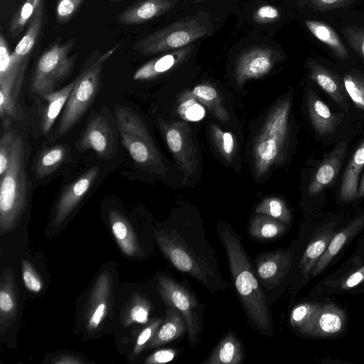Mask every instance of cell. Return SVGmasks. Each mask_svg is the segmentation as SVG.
Segmentation results:
<instances>
[{
    "label": "cell",
    "instance_id": "6da1fadb",
    "mask_svg": "<svg viewBox=\"0 0 364 364\" xmlns=\"http://www.w3.org/2000/svg\"><path fill=\"white\" fill-rule=\"evenodd\" d=\"M218 232L225 247L232 280L244 309L263 335L273 333L270 311L265 295L257 279L240 237L228 227H220Z\"/></svg>",
    "mask_w": 364,
    "mask_h": 364
},
{
    "label": "cell",
    "instance_id": "7a4b0ae2",
    "mask_svg": "<svg viewBox=\"0 0 364 364\" xmlns=\"http://www.w3.org/2000/svg\"><path fill=\"white\" fill-rule=\"evenodd\" d=\"M291 107L290 97L279 100L267 114L255 139L252 157L256 178L264 176L284 156L289 134Z\"/></svg>",
    "mask_w": 364,
    "mask_h": 364
},
{
    "label": "cell",
    "instance_id": "3957f363",
    "mask_svg": "<svg viewBox=\"0 0 364 364\" xmlns=\"http://www.w3.org/2000/svg\"><path fill=\"white\" fill-rule=\"evenodd\" d=\"M115 116L122 142L132 159L151 173L164 175L166 168L144 122L132 109L117 106Z\"/></svg>",
    "mask_w": 364,
    "mask_h": 364
},
{
    "label": "cell",
    "instance_id": "277c9868",
    "mask_svg": "<svg viewBox=\"0 0 364 364\" xmlns=\"http://www.w3.org/2000/svg\"><path fill=\"white\" fill-rule=\"evenodd\" d=\"M25 168L24 144L22 137L16 134L8 168L1 177L0 228L1 232L14 226L25 207L28 188Z\"/></svg>",
    "mask_w": 364,
    "mask_h": 364
},
{
    "label": "cell",
    "instance_id": "5b68a950",
    "mask_svg": "<svg viewBox=\"0 0 364 364\" xmlns=\"http://www.w3.org/2000/svg\"><path fill=\"white\" fill-rule=\"evenodd\" d=\"M117 47L116 46L104 54L98 55L92 63H86V67L76 77V82L60 120L57 137L70 131L87 109L97 92L104 63Z\"/></svg>",
    "mask_w": 364,
    "mask_h": 364
},
{
    "label": "cell",
    "instance_id": "8992f818",
    "mask_svg": "<svg viewBox=\"0 0 364 364\" xmlns=\"http://www.w3.org/2000/svg\"><path fill=\"white\" fill-rule=\"evenodd\" d=\"M156 239L164 254L179 271L198 280L211 291L227 287L225 283L215 279L214 272L205 259L175 231L157 232Z\"/></svg>",
    "mask_w": 364,
    "mask_h": 364
},
{
    "label": "cell",
    "instance_id": "52a82bcc",
    "mask_svg": "<svg viewBox=\"0 0 364 364\" xmlns=\"http://www.w3.org/2000/svg\"><path fill=\"white\" fill-rule=\"evenodd\" d=\"M75 44L74 38L63 43L58 38L41 55L31 78L33 92L41 96L50 93L57 84L68 77L78 55H70Z\"/></svg>",
    "mask_w": 364,
    "mask_h": 364
},
{
    "label": "cell",
    "instance_id": "ba28073f",
    "mask_svg": "<svg viewBox=\"0 0 364 364\" xmlns=\"http://www.w3.org/2000/svg\"><path fill=\"white\" fill-rule=\"evenodd\" d=\"M210 33L208 25L195 18L181 20L150 33L136 42L133 48L145 55L164 53L188 46Z\"/></svg>",
    "mask_w": 364,
    "mask_h": 364
},
{
    "label": "cell",
    "instance_id": "9c48e42d",
    "mask_svg": "<svg viewBox=\"0 0 364 364\" xmlns=\"http://www.w3.org/2000/svg\"><path fill=\"white\" fill-rule=\"evenodd\" d=\"M166 143L178 168L183 174L184 183L193 176L198 168L197 151L189 124L186 121L159 122Z\"/></svg>",
    "mask_w": 364,
    "mask_h": 364
},
{
    "label": "cell",
    "instance_id": "30bf717a",
    "mask_svg": "<svg viewBox=\"0 0 364 364\" xmlns=\"http://www.w3.org/2000/svg\"><path fill=\"white\" fill-rule=\"evenodd\" d=\"M159 291L164 302L181 314L187 326L188 341L192 347H195L199 341L200 333L196 298L186 287L166 277L159 278Z\"/></svg>",
    "mask_w": 364,
    "mask_h": 364
},
{
    "label": "cell",
    "instance_id": "8fae6325",
    "mask_svg": "<svg viewBox=\"0 0 364 364\" xmlns=\"http://www.w3.org/2000/svg\"><path fill=\"white\" fill-rule=\"evenodd\" d=\"M274 63V55L272 49L256 47L243 52L239 57L235 77L238 85L242 86L247 81L259 78L272 70Z\"/></svg>",
    "mask_w": 364,
    "mask_h": 364
},
{
    "label": "cell",
    "instance_id": "7c38bea8",
    "mask_svg": "<svg viewBox=\"0 0 364 364\" xmlns=\"http://www.w3.org/2000/svg\"><path fill=\"white\" fill-rule=\"evenodd\" d=\"M292 253L283 249L263 252L256 258L257 274L267 289H272L281 283L289 272Z\"/></svg>",
    "mask_w": 364,
    "mask_h": 364
},
{
    "label": "cell",
    "instance_id": "4fadbf2b",
    "mask_svg": "<svg viewBox=\"0 0 364 364\" xmlns=\"http://www.w3.org/2000/svg\"><path fill=\"white\" fill-rule=\"evenodd\" d=\"M99 173V168L92 167L65 188L56 205L53 220L55 225L60 224L68 216L88 192Z\"/></svg>",
    "mask_w": 364,
    "mask_h": 364
},
{
    "label": "cell",
    "instance_id": "5bb4252c",
    "mask_svg": "<svg viewBox=\"0 0 364 364\" xmlns=\"http://www.w3.org/2000/svg\"><path fill=\"white\" fill-rule=\"evenodd\" d=\"M81 151L91 149L101 157L108 156L113 150V136L107 120L96 115L88 123L77 143Z\"/></svg>",
    "mask_w": 364,
    "mask_h": 364
},
{
    "label": "cell",
    "instance_id": "9a60e30c",
    "mask_svg": "<svg viewBox=\"0 0 364 364\" xmlns=\"http://www.w3.org/2000/svg\"><path fill=\"white\" fill-rule=\"evenodd\" d=\"M347 151L345 141L338 142L319 164L309 183L308 191L316 195L330 186L337 178Z\"/></svg>",
    "mask_w": 364,
    "mask_h": 364
},
{
    "label": "cell",
    "instance_id": "2e32d148",
    "mask_svg": "<svg viewBox=\"0 0 364 364\" xmlns=\"http://www.w3.org/2000/svg\"><path fill=\"white\" fill-rule=\"evenodd\" d=\"M177 0H139L118 15V21L124 25L145 23L169 11Z\"/></svg>",
    "mask_w": 364,
    "mask_h": 364
},
{
    "label": "cell",
    "instance_id": "e0dca14e",
    "mask_svg": "<svg viewBox=\"0 0 364 364\" xmlns=\"http://www.w3.org/2000/svg\"><path fill=\"white\" fill-rule=\"evenodd\" d=\"M364 228V210L353 218L343 229L336 232L326 250L313 267L311 275L322 273L343 247Z\"/></svg>",
    "mask_w": 364,
    "mask_h": 364
},
{
    "label": "cell",
    "instance_id": "ac0fdd59",
    "mask_svg": "<svg viewBox=\"0 0 364 364\" xmlns=\"http://www.w3.org/2000/svg\"><path fill=\"white\" fill-rule=\"evenodd\" d=\"M194 46L191 44L180 49L164 53L146 62L135 71L133 80H151L173 70L188 58Z\"/></svg>",
    "mask_w": 364,
    "mask_h": 364
},
{
    "label": "cell",
    "instance_id": "d6986e66",
    "mask_svg": "<svg viewBox=\"0 0 364 364\" xmlns=\"http://www.w3.org/2000/svg\"><path fill=\"white\" fill-rule=\"evenodd\" d=\"M346 324V315L333 304H321L309 336L335 337L341 333Z\"/></svg>",
    "mask_w": 364,
    "mask_h": 364
},
{
    "label": "cell",
    "instance_id": "ffe728a7",
    "mask_svg": "<svg viewBox=\"0 0 364 364\" xmlns=\"http://www.w3.org/2000/svg\"><path fill=\"white\" fill-rule=\"evenodd\" d=\"M44 19V4L38 8L28 24L26 32L11 53L14 69L23 73L26 61L34 48L43 28Z\"/></svg>",
    "mask_w": 364,
    "mask_h": 364
},
{
    "label": "cell",
    "instance_id": "44dd1931",
    "mask_svg": "<svg viewBox=\"0 0 364 364\" xmlns=\"http://www.w3.org/2000/svg\"><path fill=\"white\" fill-rule=\"evenodd\" d=\"M307 110L311 124L319 136L333 134L339 124V117L315 93L309 90Z\"/></svg>",
    "mask_w": 364,
    "mask_h": 364
},
{
    "label": "cell",
    "instance_id": "7402d4cb",
    "mask_svg": "<svg viewBox=\"0 0 364 364\" xmlns=\"http://www.w3.org/2000/svg\"><path fill=\"white\" fill-rule=\"evenodd\" d=\"M310 78L328 95L342 109L348 112L349 104L348 95L343 82L332 74L328 70L314 60L309 62Z\"/></svg>",
    "mask_w": 364,
    "mask_h": 364
},
{
    "label": "cell",
    "instance_id": "603a6c76",
    "mask_svg": "<svg viewBox=\"0 0 364 364\" xmlns=\"http://www.w3.org/2000/svg\"><path fill=\"white\" fill-rule=\"evenodd\" d=\"M336 224L327 223L315 232L308 244L300 261V268L306 279H309L313 267L326 250L336 233Z\"/></svg>",
    "mask_w": 364,
    "mask_h": 364
},
{
    "label": "cell",
    "instance_id": "cb8c5ba5",
    "mask_svg": "<svg viewBox=\"0 0 364 364\" xmlns=\"http://www.w3.org/2000/svg\"><path fill=\"white\" fill-rule=\"evenodd\" d=\"M364 168V141L358 146L350 158L343 173L339 189V197L343 202L358 198L359 178Z\"/></svg>",
    "mask_w": 364,
    "mask_h": 364
},
{
    "label": "cell",
    "instance_id": "d4e9b609",
    "mask_svg": "<svg viewBox=\"0 0 364 364\" xmlns=\"http://www.w3.org/2000/svg\"><path fill=\"white\" fill-rule=\"evenodd\" d=\"M244 358L243 347L235 334L228 332L203 364H239Z\"/></svg>",
    "mask_w": 364,
    "mask_h": 364
},
{
    "label": "cell",
    "instance_id": "484cf974",
    "mask_svg": "<svg viewBox=\"0 0 364 364\" xmlns=\"http://www.w3.org/2000/svg\"><path fill=\"white\" fill-rule=\"evenodd\" d=\"M187 331L186 324L181 314L173 307L166 309L165 321L158 328L147 347L154 348L176 340Z\"/></svg>",
    "mask_w": 364,
    "mask_h": 364
},
{
    "label": "cell",
    "instance_id": "4316f807",
    "mask_svg": "<svg viewBox=\"0 0 364 364\" xmlns=\"http://www.w3.org/2000/svg\"><path fill=\"white\" fill-rule=\"evenodd\" d=\"M76 78L63 88L43 95L47 102L43 112L41 128L43 134H47L58 118L75 86Z\"/></svg>",
    "mask_w": 364,
    "mask_h": 364
},
{
    "label": "cell",
    "instance_id": "83f0119b",
    "mask_svg": "<svg viewBox=\"0 0 364 364\" xmlns=\"http://www.w3.org/2000/svg\"><path fill=\"white\" fill-rule=\"evenodd\" d=\"M191 95L203 106L206 107L211 114L219 121L228 123L230 116L223 105L218 90L208 84H200L190 90Z\"/></svg>",
    "mask_w": 364,
    "mask_h": 364
},
{
    "label": "cell",
    "instance_id": "f1b7e54d",
    "mask_svg": "<svg viewBox=\"0 0 364 364\" xmlns=\"http://www.w3.org/2000/svg\"><path fill=\"white\" fill-rule=\"evenodd\" d=\"M305 24L312 35L325 43L338 58L344 60L348 57L347 48L331 26L315 20H307Z\"/></svg>",
    "mask_w": 364,
    "mask_h": 364
},
{
    "label": "cell",
    "instance_id": "f546056e",
    "mask_svg": "<svg viewBox=\"0 0 364 364\" xmlns=\"http://www.w3.org/2000/svg\"><path fill=\"white\" fill-rule=\"evenodd\" d=\"M68 149L62 144L44 149L35 163L36 176L41 179L53 173L65 161Z\"/></svg>",
    "mask_w": 364,
    "mask_h": 364
},
{
    "label": "cell",
    "instance_id": "4dcf8cb0",
    "mask_svg": "<svg viewBox=\"0 0 364 364\" xmlns=\"http://www.w3.org/2000/svg\"><path fill=\"white\" fill-rule=\"evenodd\" d=\"M286 229L284 223L259 213L252 218L249 225L251 236L260 240L279 237L284 233Z\"/></svg>",
    "mask_w": 364,
    "mask_h": 364
},
{
    "label": "cell",
    "instance_id": "1f68e13d",
    "mask_svg": "<svg viewBox=\"0 0 364 364\" xmlns=\"http://www.w3.org/2000/svg\"><path fill=\"white\" fill-rule=\"evenodd\" d=\"M112 233L122 250L128 256H132L136 250V242L127 222L115 210L109 214Z\"/></svg>",
    "mask_w": 364,
    "mask_h": 364
},
{
    "label": "cell",
    "instance_id": "d6a6232c",
    "mask_svg": "<svg viewBox=\"0 0 364 364\" xmlns=\"http://www.w3.org/2000/svg\"><path fill=\"white\" fill-rule=\"evenodd\" d=\"M319 303L303 302L295 306L291 311L289 322L293 328L302 335H309Z\"/></svg>",
    "mask_w": 364,
    "mask_h": 364
},
{
    "label": "cell",
    "instance_id": "836d02e7",
    "mask_svg": "<svg viewBox=\"0 0 364 364\" xmlns=\"http://www.w3.org/2000/svg\"><path fill=\"white\" fill-rule=\"evenodd\" d=\"M43 0H25L13 15L9 25V33L16 37L28 24Z\"/></svg>",
    "mask_w": 364,
    "mask_h": 364
},
{
    "label": "cell",
    "instance_id": "e575fe53",
    "mask_svg": "<svg viewBox=\"0 0 364 364\" xmlns=\"http://www.w3.org/2000/svg\"><path fill=\"white\" fill-rule=\"evenodd\" d=\"M108 286L109 279L107 277L106 275H102L97 282V288L99 289L100 296H98V292L97 289H95L93 306L90 309V316L88 321V328L90 330H93L99 326L106 313V295L108 291Z\"/></svg>",
    "mask_w": 364,
    "mask_h": 364
},
{
    "label": "cell",
    "instance_id": "d590c367",
    "mask_svg": "<svg viewBox=\"0 0 364 364\" xmlns=\"http://www.w3.org/2000/svg\"><path fill=\"white\" fill-rule=\"evenodd\" d=\"M257 213L268 215L284 224L291 221L292 217L287 203L280 198H264L256 208Z\"/></svg>",
    "mask_w": 364,
    "mask_h": 364
},
{
    "label": "cell",
    "instance_id": "8d00e7d4",
    "mask_svg": "<svg viewBox=\"0 0 364 364\" xmlns=\"http://www.w3.org/2000/svg\"><path fill=\"white\" fill-rule=\"evenodd\" d=\"M211 139L218 151L228 163L232 161L235 152L236 144L233 134L222 130L218 125L211 124L210 127Z\"/></svg>",
    "mask_w": 364,
    "mask_h": 364
},
{
    "label": "cell",
    "instance_id": "74e56055",
    "mask_svg": "<svg viewBox=\"0 0 364 364\" xmlns=\"http://www.w3.org/2000/svg\"><path fill=\"white\" fill-rule=\"evenodd\" d=\"M177 112L186 122H198L204 118L205 109L190 91H186L179 99Z\"/></svg>",
    "mask_w": 364,
    "mask_h": 364
},
{
    "label": "cell",
    "instance_id": "f35d334b",
    "mask_svg": "<svg viewBox=\"0 0 364 364\" xmlns=\"http://www.w3.org/2000/svg\"><path fill=\"white\" fill-rule=\"evenodd\" d=\"M343 85L356 107L364 110V77L355 73H347L343 77Z\"/></svg>",
    "mask_w": 364,
    "mask_h": 364
},
{
    "label": "cell",
    "instance_id": "ab89813d",
    "mask_svg": "<svg viewBox=\"0 0 364 364\" xmlns=\"http://www.w3.org/2000/svg\"><path fill=\"white\" fill-rule=\"evenodd\" d=\"M23 73L16 72L13 67L11 53L6 39L3 33L0 34V80H16L21 77Z\"/></svg>",
    "mask_w": 364,
    "mask_h": 364
},
{
    "label": "cell",
    "instance_id": "60d3db41",
    "mask_svg": "<svg viewBox=\"0 0 364 364\" xmlns=\"http://www.w3.org/2000/svg\"><path fill=\"white\" fill-rule=\"evenodd\" d=\"M15 83L16 81L12 80L0 81V114L1 118L15 116L16 107L11 95Z\"/></svg>",
    "mask_w": 364,
    "mask_h": 364
},
{
    "label": "cell",
    "instance_id": "b9f144b4",
    "mask_svg": "<svg viewBox=\"0 0 364 364\" xmlns=\"http://www.w3.org/2000/svg\"><path fill=\"white\" fill-rule=\"evenodd\" d=\"M363 282L364 265L350 273H347L337 280L329 281L328 285L334 287L336 290L346 291L355 288Z\"/></svg>",
    "mask_w": 364,
    "mask_h": 364
},
{
    "label": "cell",
    "instance_id": "7bdbcfd3",
    "mask_svg": "<svg viewBox=\"0 0 364 364\" xmlns=\"http://www.w3.org/2000/svg\"><path fill=\"white\" fill-rule=\"evenodd\" d=\"M85 0H57L55 18L59 23L68 22L77 13Z\"/></svg>",
    "mask_w": 364,
    "mask_h": 364
},
{
    "label": "cell",
    "instance_id": "ee69618b",
    "mask_svg": "<svg viewBox=\"0 0 364 364\" xmlns=\"http://www.w3.org/2000/svg\"><path fill=\"white\" fill-rule=\"evenodd\" d=\"M16 133L12 129H6L3 134L0 142V176L6 171L12 151Z\"/></svg>",
    "mask_w": 364,
    "mask_h": 364
},
{
    "label": "cell",
    "instance_id": "f6af8a7d",
    "mask_svg": "<svg viewBox=\"0 0 364 364\" xmlns=\"http://www.w3.org/2000/svg\"><path fill=\"white\" fill-rule=\"evenodd\" d=\"M343 35L351 48L364 59V29L356 26H347Z\"/></svg>",
    "mask_w": 364,
    "mask_h": 364
},
{
    "label": "cell",
    "instance_id": "bcb514c9",
    "mask_svg": "<svg viewBox=\"0 0 364 364\" xmlns=\"http://www.w3.org/2000/svg\"><path fill=\"white\" fill-rule=\"evenodd\" d=\"M149 309V301L139 298L129 311V319L138 323H145L148 320Z\"/></svg>",
    "mask_w": 364,
    "mask_h": 364
},
{
    "label": "cell",
    "instance_id": "7dc6e473",
    "mask_svg": "<svg viewBox=\"0 0 364 364\" xmlns=\"http://www.w3.org/2000/svg\"><path fill=\"white\" fill-rule=\"evenodd\" d=\"M23 279L26 288L33 292H39L42 289V283L32 266L27 262H22Z\"/></svg>",
    "mask_w": 364,
    "mask_h": 364
},
{
    "label": "cell",
    "instance_id": "c3c4849f",
    "mask_svg": "<svg viewBox=\"0 0 364 364\" xmlns=\"http://www.w3.org/2000/svg\"><path fill=\"white\" fill-rule=\"evenodd\" d=\"M162 322V319L158 318L151 323L148 326H146L139 335L136 345L134 350V353L138 354L141 352V350L144 348L146 343L149 342V341L152 338L159 326Z\"/></svg>",
    "mask_w": 364,
    "mask_h": 364
},
{
    "label": "cell",
    "instance_id": "681fc988",
    "mask_svg": "<svg viewBox=\"0 0 364 364\" xmlns=\"http://www.w3.org/2000/svg\"><path fill=\"white\" fill-rule=\"evenodd\" d=\"M280 16L279 10L271 5H263L255 12L253 18L259 23H268L276 21Z\"/></svg>",
    "mask_w": 364,
    "mask_h": 364
},
{
    "label": "cell",
    "instance_id": "f907efd6",
    "mask_svg": "<svg viewBox=\"0 0 364 364\" xmlns=\"http://www.w3.org/2000/svg\"><path fill=\"white\" fill-rule=\"evenodd\" d=\"M0 309L1 316H9L15 309V301L9 287L2 285L0 291Z\"/></svg>",
    "mask_w": 364,
    "mask_h": 364
},
{
    "label": "cell",
    "instance_id": "816d5d0a",
    "mask_svg": "<svg viewBox=\"0 0 364 364\" xmlns=\"http://www.w3.org/2000/svg\"><path fill=\"white\" fill-rule=\"evenodd\" d=\"M177 353V350L171 348L161 349L149 356L145 363L149 364L168 363L175 358Z\"/></svg>",
    "mask_w": 364,
    "mask_h": 364
},
{
    "label": "cell",
    "instance_id": "f5cc1de1",
    "mask_svg": "<svg viewBox=\"0 0 364 364\" xmlns=\"http://www.w3.org/2000/svg\"><path fill=\"white\" fill-rule=\"evenodd\" d=\"M351 0H309L311 6L316 10H332L346 6Z\"/></svg>",
    "mask_w": 364,
    "mask_h": 364
},
{
    "label": "cell",
    "instance_id": "db71d44e",
    "mask_svg": "<svg viewBox=\"0 0 364 364\" xmlns=\"http://www.w3.org/2000/svg\"><path fill=\"white\" fill-rule=\"evenodd\" d=\"M364 196V171L360 178V181L358 185V197L362 198Z\"/></svg>",
    "mask_w": 364,
    "mask_h": 364
},
{
    "label": "cell",
    "instance_id": "11a10c76",
    "mask_svg": "<svg viewBox=\"0 0 364 364\" xmlns=\"http://www.w3.org/2000/svg\"><path fill=\"white\" fill-rule=\"evenodd\" d=\"M109 2H119V1H124V0H107Z\"/></svg>",
    "mask_w": 364,
    "mask_h": 364
},
{
    "label": "cell",
    "instance_id": "9f6ffc18",
    "mask_svg": "<svg viewBox=\"0 0 364 364\" xmlns=\"http://www.w3.org/2000/svg\"><path fill=\"white\" fill-rule=\"evenodd\" d=\"M363 241H364V237H363ZM363 254H364V247H363Z\"/></svg>",
    "mask_w": 364,
    "mask_h": 364
}]
</instances>
